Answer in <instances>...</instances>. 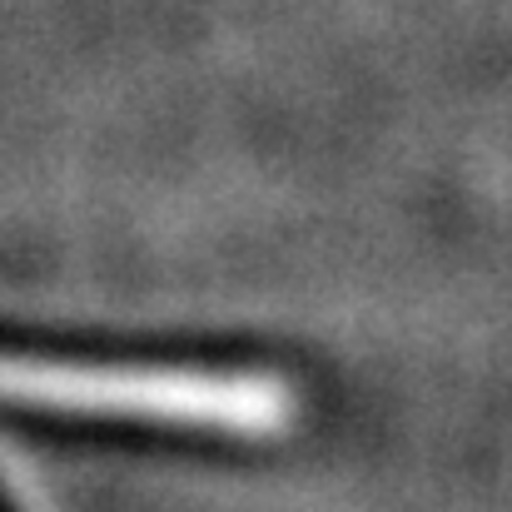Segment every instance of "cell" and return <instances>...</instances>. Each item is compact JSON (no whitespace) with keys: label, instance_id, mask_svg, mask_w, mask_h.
<instances>
[{"label":"cell","instance_id":"cell-1","mask_svg":"<svg viewBox=\"0 0 512 512\" xmlns=\"http://www.w3.org/2000/svg\"><path fill=\"white\" fill-rule=\"evenodd\" d=\"M0 403L70 418L209 428L259 438L289 418L284 388L264 373L229 368H174V363H85L0 348Z\"/></svg>","mask_w":512,"mask_h":512}]
</instances>
